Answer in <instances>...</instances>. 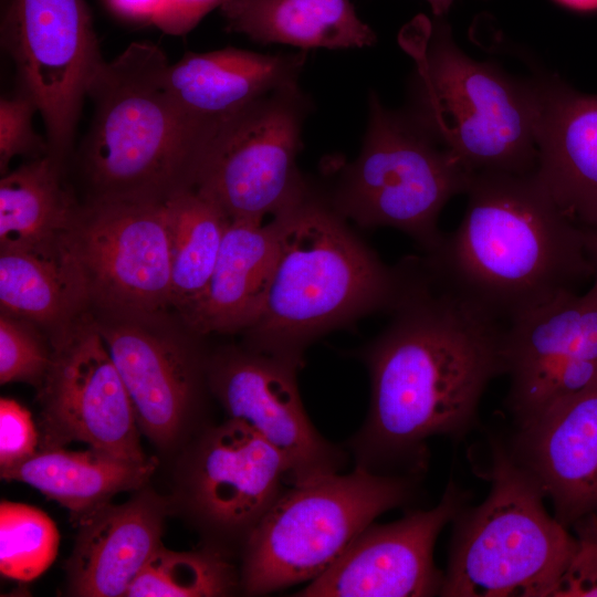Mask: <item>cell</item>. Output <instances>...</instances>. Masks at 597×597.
<instances>
[{
    "mask_svg": "<svg viewBox=\"0 0 597 597\" xmlns=\"http://www.w3.org/2000/svg\"><path fill=\"white\" fill-rule=\"evenodd\" d=\"M59 531L38 507L9 501L0 504V570L19 582L43 574L59 552Z\"/></svg>",
    "mask_w": 597,
    "mask_h": 597,
    "instance_id": "obj_29",
    "label": "cell"
},
{
    "mask_svg": "<svg viewBox=\"0 0 597 597\" xmlns=\"http://www.w3.org/2000/svg\"><path fill=\"white\" fill-rule=\"evenodd\" d=\"M165 0H106L113 13L134 22H150Z\"/></svg>",
    "mask_w": 597,
    "mask_h": 597,
    "instance_id": "obj_35",
    "label": "cell"
},
{
    "mask_svg": "<svg viewBox=\"0 0 597 597\" xmlns=\"http://www.w3.org/2000/svg\"><path fill=\"white\" fill-rule=\"evenodd\" d=\"M459 227L425 261L433 275L504 325L594 275L583 228L534 172H479Z\"/></svg>",
    "mask_w": 597,
    "mask_h": 597,
    "instance_id": "obj_2",
    "label": "cell"
},
{
    "mask_svg": "<svg viewBox=\"0 0 597 597\" xmlns=\"http://www.w3.org/2000/svg\"><path fill=\"white\" fill-rule=\"evenodd\" d=\"M281 240L277 217L230 220L203 296L186 325L198 335L243 332L255 318Z\"/></svg>",
    "mask_w": 597,
    "mask_h": 597,
    "instance_id": "obj_22",
    "label": "cell"
},
{
    "mask_svg": "<svg viewBox=\"0 0 597 597\" xmlns=\"http://www.w3.org/2000/svg\"><path fill=\"white\" fill-rule=\"evenodd\" d=\"M1 42L20 90L36 104L48 154L63 164L73 144L88 85L104 61L84 0H10Z\"/></svg>",
    "mask_w": 597,
    "mask_h": 597,
    "instance_id": "obj_11",
    "label": "cell"
},
{
    "mask_svg": "<svg viewBox=\"0 0 597 597\" xmlns=\"http://www.w3.org/2000/svg\"><path fill=\"white\" fill-rule=\"evenodd\" d=\"M389 313L386 328L362 353L370 405L349 447L358 468L418 475L427 440L465 434L490 381L506 374V325L418 258H408L404 290Z\"/></svg>",
    "mask_w": 597,
    "mask_h": 597,
    "instance_id": "obj_1",
    "label": "cell"
},
{
    "mask_svg": "<svg viewBox=\"0 0 597 597\" xmlns=\"http://www.w3.org/2000/svg\"><path fill=\"white\" fill-rule=\"evenodd\" d=\"M534 175L574 223L597 228V95L555 77L537 78Z\"/></svg>",
    "mask_w": 597,
    "mask_h": 597,
    "instance_id": "obj_18",
    "label": "cell"
},
{
    "mask_svg": "<svg viewBox=\"0 0 597 597\" xmlns=\"http://www.w3.org/2000/svg\"><path fill=\"white\" fill-rule=\"evenodd\" d=\"M576 549L554 597H597V514L577 522Z\"/></svg>",
    "mask_w": 597,
    "mask_h": 597,
    "instance_id": "obj_32",
    "label": "cell"
},
{
    "mask_svg": "<svg viewBox=\"0 0 597 597\" xmlns=\"http://www.w3.org/2000/svg\"><path fill=\"white\" fill-rule=\"evenodd\" d=\"M164 202L170 253V303L187 323L209 284L230 219L197 188L179 191Z\"/></svg>",
    "mask_w": 597,
    "mask_h": 597,
    "instance_id": "obj_27",
    "label": "cell"
},
{
    "mask_svg": "<svg viewBox=\"0 0 597 597\" xmlns=\"http://www.w3.org/2000/svg\"><path fill=\"white\" fill-rule=\"evenodd\" d=\"M241 588V574L227 553L213 546L175 552L163 545L126 591L127 597L226 596Z\"/></svg>",
    "mask_w": 597,
    "mask_h": 597,
    "instance_id": "obj_28",
    "label": "cell"
},
{
    "mask_svg": "<svg viewBox=\"0 0 597 597\" xmlns=\"http://www.w3.org/2000/svg\"><path fill=\"white\" fill-rule=\"evenodd\" d=\"M39 112L35 102L20 90L0 101V169L8 172L10 161L22 155L35 158L48 154V140L33 128V116Z\"/></svg>",
    "mask_w": 597,
    "mask_h": 597,
    "instance_id": "obj_31",
    "label": "cell"
},
{
    "mask_svg": "<svg viewBox=\"0 0 597 597\" xmlns=\"http://www.w3.org/2000/svg\"><path fill=\"white\" fill-rule=\"evenodd\" d=\"M416 478L356 467L290 485L241 549V589L256 596L315 579L376 517L412 500Z\"/></svg>",
    "mask_w": 597,
    "mask_h": 597,
    "instance_id": "obj_7",
    "label": "cell"
},
{
    "mask_svg": "<svg viewBox=\"0 0 597 597\" xmlns=\"http://www.w3.org/2000/svg\"><path fill=\"white\" fill-rule=\"evenodd\" d=\"M468 499V492L451 481L436 506L411 511L392 523H371L296 596L440 595L443 574L433 563V547L442 528L454 521Z\"/></svg>",
    "mask_w": 597,
    "mask_h": 597,
    "instance_id": "obj_15",
    "label": "cell"
},
{
    "mask_svg": "<svg viewBox=\"0 0 597 597\" xmlns=\"http://www.w3.org/2000/svg\"><path fill=\"white\" fill-rule=\"evenodd\" d=\"M488 478V498L454 519L440 595L554 597L576 537L547 513L544 493L506 446H493Z\"/></svg>",
    "mask_w": 597,
    "mask_h": 597,
    "instance_id": "obj_6",
    "label": "cell"
},
{
    "mask_svg": "<svg viewBox=\"0 0 597 597\" xmlns=\"http://www.w3.org/2000/svg\"><path fill=\"white\" fill-rule=\"evenodd\" d=\"M155 320L114 316L97 327L127 389L139 431L167 450L190 429L208 358L191 341L155 327Z\"/></svg>",
    "mask_w": 597,
    "mask_h": 597,
    "instance_id": "obj_16",
    "label": "cell"
},
{
    "mask_svg": "<svg viewBox=\"0 0 597 597\" xmlns=\"http://www.w3.org/2000/svg\"><path fill=\"white\" fill-rule=\"evenodd\" d=\"M507 450L565 526L597 513V380L516 423Z\"/></svg>",
    "mask_w": 597,
    "mask_h": 597,
    "instance_id": "obj_17",
    "label": "cell"
},
{
    "mask_svg": "<svg viewBox=\"0 0 597 597\" xmlns=\"http://www.w3.org/2000/svg\"><path fill=\"white\" fill-rule=\"evenodd\" d=\"M160 48L133 42L103 61L87 90L94 112L81 146L92 199L166 201L196 188L226 121L199 118L174 97Z\"/></svg>",
    "mask_w": 597,
    "mask_h": 597,
    "instance_id": "obj_3",
    "label": "cell"
},
{
    "mask_svg": "<svg viewBox=\"0 0 597 597\" xmlns=\"http://www.w3.org/2000/svg\"><path fill=\"white\" fill-rule=\"evenodd\" d=\"M42 448L80 441L117 458L146 462L123 379L97 324L63 329L41 386Z\"/></svg>",
    "mask_w": 597,
    "mask_h": 597,
    "instance_id": "obj_13",
    "label": "cell"
},
{
    "mask_svg": "<svg viewBox=\"0 0 597 597\" xmlns=\"http://www.w3.org/2000/svg\"><path fill=\"white\" fill-rule=\"evenodd\" d=\"M228 0H165L151 23L171 35H184Z\"/></svg>",
    "mask_w": 597,
    "mask_h": 597,
    "instance_id": "obj_34",
    "label": "cell"
},
{
    "mask_svg": "<svg viewBox=\"0 0 597 597\" xmlns=\"http://www.w3.org/2000/svg\"><path fill=\"white\" fill-rule=\"evenodd\" d=\"M583 228L584 241L587 254L594 268V274L597 273V228Z\"/></svg>",
    "mask_w": 597,
    "mask_h": 597,
    "instance_id": "obj_36",
    "label": "cell"
},
{
    "mask_svg": "<svg viewBox=\"0 0 597 597\" xmlns=\"http://www.w3.org/2000/svg\"><path fill=\"white\" fill-rule=\"evenodd\" d=\"M300 366L243 348H224L207 363V385L228 418L241 422L283 458L290 484L339 472L345 452L311 422L298 391Z\"/></svg>",
    "mask_w": 597,
    "mask_h": 597,
    "instance_id": "obj_14",
    "label": "cell"
},
{
    "mask_svg": "<svg viewBox=\"0 0 597 597\" xmlns=\"http://www.w3.org/2000/svg\"><path fill=\"white\" fill-rule=\"evenodd\" d=\"M305 53L262 54L237 48L186 53L169 64L168 86L190 114L223 121L261 97L295 85Z\"/></svg>",
    "mask_w": 597,
    "mask_h": 597,
    "instance_id": "obj_21",
    "label": "cell"
},
{
    "mask_svg": "<svg viewBox=\"0 0 597 597\" xmlns=\"http://www.w3.org/2000/svg\"><path fill=\"white\" fill-rule=\"evenodd\" d=\"M282 455L239 421L205 429L189 450L180 492L188 514L223 552L245 541L290 486Z\"/></svg>",
    "mask_w": 597,
    "mask_h": 597,
    "instance_id": "obj_12",
    "label": "cell"
},
{
    "mask_svg": "<svg viewBox=\"0 0 597 597\" xmlns=\"http://www.w3.org/2000/svg\"><path fill=\"white\" fill-rule=\"evenodd\" d=\"M32 323L2 313L0 317V383L42 386L52 353L31 326Z\"/></svg>",
    "mask_w": 597,
    "mask_h": 597,
    "instance_id": "obj_30",
    "label": "cell"
},
{
    "mask_svg": "<svg viewBox=\"0 0 597 597\" xmlns=\"http://www.w3.org/2000/svg\"><path fill=\"white\" fill-rule=\"evenodd\" d=\"M308 102L298 84L253 102L220 126L196 188L230 220L265 221L310 190L297 167Z\"/></svg>",
    "mask_w": 597,
    "mask_h": 597,
    "instance_id": "obj_9",
    "label": "cell"
},
{
    "mask_svg": "<svg viewBox=\"0 0 597 597\" xmlns=\"http://www.w3.org/2000/svg\"><path fill=\"white\" fill-rule=\"evenodd\" d=\"M557 3L576 11L597 10V0H554Z\"/></svg>",
    "mask_w": 597,
    "mask_h": 597,
    "instance_id": "obj_37",
    "label": "cell"
},
{
    "mask_svg": "<svg viewBox=\"0 0 597 597\" xmlns=\"http://www.w3.org/2000/svg\"><path fill=\"white\" fill-rule=\"evenodd\" d=\"M67 245L87 298L112 316L156 318L171 306L164 201L91 199Z\"/></svg>",
    "mask_w": 597,
    "mask_h": 597,
    "instance_id": "obj_10",
    "label": "cell"
},
{
    "mask_svg": "<svg viewBox=\"0 0 597 597\" xmlns=\"http://www.w3.org/2000/svg\"><path fill=\"white\" fill-rule=\"evenodd\" d=\"M404 45L416 63L409 112L440 146L471 174L534 172L536 80L468 56L443 18L412 23Z\"/></svg>",
    "mask_w": 597,
    "mask_h": 597,
    "instance_id": "obj_5",
    "label": "cell"
},
{
    "mask_svg": "<svg viewBox=\"0 0 597 597\" xmlns=\"http://www.w3.org/2000/svg\"><path fill=\"white\" fill-rule=\"evenodd\" d=\"M220 11L228 31L261 44L352 49L376 41L350 0H228Z\"/></svg>",
    "mask_w": 597,
    "mask_h": 597,
    "instance_id": "obj_24",
    "label": "cell"
},
{
    "mask_svg": "<svg viewBox=\"0 0 597 597\" xmlns=\"http://www.w3.org/2000/svg\"><path fill=\"white\" fill-rule=\"evenodd\" d=\"M594 276L585 294L563 293L506 325V402L515 421L531 410L541 390L564 366L597 360V273Z\"/></svg>",
    "mask_w": 597,
    "mask_h": 597,
    "instance_id": "obj_20",
    "label": "cell"
},
{
    "mask_svg": "<svg viewBox=\"0 0 597 597\" xmlns=\"http://www.w3.org/2000/svg\"><path fill=\"white\" fill-rule=\"evenodd\" d=\"M86 300L67 243L50 253L0 251L2 313L40 325H66Z\"/></svg>",
    "mask_w": 597,
    "mask_h": 597,
    "instance_id": "obj_26",
    "label": "cell"
},
{
    "mask_svg": "<svg viewBox=\"0 0 597 597\" xmlns=\"http://www.w3.org/2000/svg\"><path fill=\"white\" fill-rule=\"evenodd\" d=\"M62 164L49 154L0 180V248L41 253L63 249L78 208L61 181Z\"/></svg>",
    "mask_w": 597,
    "mask_h": 597,
    "instance_id": "obj_25",
    "label": "cell"
},
{
    "mask_svg": "<svg viewBox=\"0 0 597 597\" xmlns=\"http://www.w3.org/2000/svg\"><path fill=\"white\" fill-rule=\"evenodd\" d=\"M473 175L409 111L388 109L371 93L362 150L343 166L327 201L362 228L402 231L429 255L444 237L441 210L467 192Z\"/></svg>",
    "mask_w": 597,
    "mask_h": 597,
    "instance_id": "obj_8",
    "label": "cell"
},
{
    "mask_svg": "<svg viewBox=\"0 0 597 597\" xmlns=\"http://www.w3.org/2000/svg\"><path fill=\"white\" fill-rule=\"evenodd\" d=\"M281 223L276 261L245 346L301 367L321 336L395 306L407 259L385 264L326 199L308 192L275 216Z\"/></svg>",
    "mask_w": 597,
    "mask_h": 597,
    "instance_id": "obj_4",
    "label": "cell"
},
{
    "mask_svg": "<svg viewBox=\"0 0 597 597\" xmlns=\"http://www.w3.org/2000/svg\"><path fill=\"white\" fill-rule=\"evenodd\" d=\"M437 18H443L450 10L454 0H426Z\"/></svg>",
    "mask_w": 597,
    "mask_h": 597,
    "instance_id": "obj_38",
    "label": "cell"
},
{
    "mask_svg": "<svg viewBox=\"0 0 597 597\" xmlns=\"http://www.w3.org/2000/svg\"><path fill=\"white\" fill-rule=\"evenodd\" d=\"M39 436L28 409L13 399L0 400V465H14L33 455Z\"/></svg>",
    "mask_w": 597,
    "mask_h": 597,
    "instance_id": "obj_33",
    "label": "cell"
},
{
    "mask_svg": "<svg viewBox=\"0 0 597 597\" xmlns=\"http://www.w3.org/2000/svg\"><path fill=\"white\" fill-rule=\"evenodd\" d=\"M155 458L134 462L90 448L69 451L48 447L14 465L1 468V478L19 481L59 502L77 523L124 491H137L156 469Z\"/></svg>",
    "mask_w": 597,
    "mask_h": 597,
    "instance_id": "obj_23",
    "label": "cell"
},
{
    "mask_svg": "<svg viewBox=\"0 0 597 597\" xmlns=\"http://www.w3.org/2000/svg\"><path fill=\"white\" fill-rule=\"evenodd\" d=\"M168 502L139 489L123 504L111 502L82 517L66 563L69 593L82 597L125 596L161 544Z\"/></svg>",
    "mask_w": 597,
    "mask_h": 597,
    "instance_id": "obj_19",
    "label": "cell"
}]
</instances>
